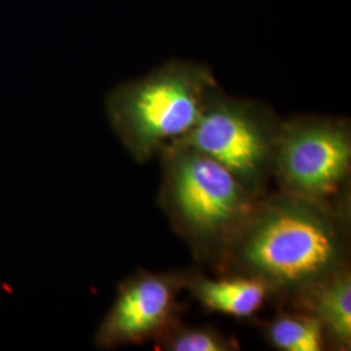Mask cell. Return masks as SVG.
<instances>
[{
  "mask_svg": "<svg viewBox=\"0 0 351 351\" xmlns=\"http://www.w3.org/2000/svg\"><path fill=\"white\" fill-rule=\"evenodd\" d=\"M186 271L139 272L121 284L97 333V345L117 348L159 339L180 322L177 297Z\"/></svg>",
  "mask_w": 351,
  "mask_h": 351,
  "instance_id": "obj_6",
  "label": "cell"
},
{
  "mask_svg": "<svg viewBox=\"0 0 351 351\" xmlns=\"http://www.w3.org/2000/svg\"><path fill=\"white\" fill-rule=\"evenodd\" d=\"M282 119L262 101L210 93L197 124L172 142L191 146L226 167L256 197L268 193Z\"/></svg>",
  "mask_w": 351,
  "mask_h": 351,
  "instance_id": "obj_4",
  "label": "cell"
},
{
  "mask_svg": "<svg viewBox=\"0 0 351 351\" xmlns=\"http://www.w3.org/2000/svg\"><path fill=\"white\" fill-rule=\"evenodd\" d=\"M158 156L159 206L193 255L216 268L261 197L243 188L226 167L188 145L169 142Z\"/></svg>",
  "mask_w": 351,
  "mask_h": 351,
  "instance_id": "obj_2",
  "label": "cell"
},
{
  "mask_svg": "<svg viewBox=\"0 0 351 351\" xmlns=\"http://www.w3.org/2000/svg\"><path fill=\"white\" fill-rule=\"evenodd\" d=\"M265 339L281 351H323L328 349L324 329L308 311L281 313L265 326Z\"/></svg>",
  "mask_w": 351,
  "mask_h": 351,
  "instance_id": "obj_9",
  "label": "cell"
},
{
  "mask_svg": "<svg viewBox=\"0 0 351 351\" xmlns=\"http://www.w3.org/2000/svg\"><path fill=\"white\" fill-rule=\"evenodd\" d=\"M351 125L343 117L282 119L272 180L281 193L333 206L350 204Z\"/></svg>",
  "mask_w": 351,
  "mask_h": 351,
  "instance_id": "obj_5",
  "label": "cell"
},
{
  "mask_svg": "<svg viewBox=\"0 0 351 351\" xmlns=\"http://www.w3.org/2000/svg\"><path fill=\"white\" fill-rule=\"evenodd\" d=\"M217 85L208 65L173 59L113 88L108 120L132 158L145 163L197 124Z\"/></svg>",
  "mask_w": 351,
  "mask_h": 351,
  "instance_id": "obj_3",
  "label": "cell"
},
{
  "mask_svg": "<svg viewBox=\"0 0 351 351\" xmlns=\"http://www.w3.org/2000/svg\"><path fill=\"white\" fill-rule=\"evenodd\" d=\"M314 315L324 329L328 349H351L350 265L328 277L291 303Z\"/></svg>",
  "mask_w": 351,
  "mask_h": 351,
  "instance_id": "obj_8",
  "label": "cell"
},
{
  "mask_svg": "<svg viewBox=\"0 0 351 351\" xmlns=\"http://www.w3.org/2000/svg\"><path fill=\"white\" fill-rule=\"evenodd\" d=\"M185 289L207 310L239 319H250L271 298L263 282L243 275L210 278L190 269L186 271Z\"/></svg>",
  "mask_w": 351,
  "mask_h": 351,
  "instance_id": "obj_7",
  "label": "cell"
},
{
  "mask_svg": "<svg viewBox=\"0 0 351 351\" xmlns=\"http://www.w3.org/2000/svg\"><path fill=\"white\" fill-rule=\"evenodd\" d=\"M350 204L267 193L216 268L223 275L254 277L271 298L291 304L350 265Z\"/></svg>",
  "mask_w": 351,
  "mask_h": 351,
  "instance_id": "obj_1",
  "label": "cell"
},
{
  "mask_svg": "<svg viewBox=\"0 0 351 351\" xmlns=\"http://www.w3.org/2000/svg\"><path fill=\"white\" fill-rule=\"evenodd\" d=\"M158 349L165 351H236L239 343L213 326H185L178 322L159 339Z\"/></svg>",
  "mask_w": 351,
  "mask_h": 351,
  "instance_id": "obj_10",
  "label": "cell"
}]
</instances>
